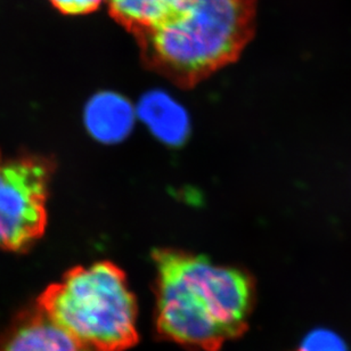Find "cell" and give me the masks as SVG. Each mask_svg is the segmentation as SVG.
<instances>
[{
    "label": "cell",
    "mask_w": 351,
    "mask_h": 351,
    "mask_svg": "<svg viewBox=\"0 0 351 351\" xmlns=\"http://www.w3.org/2000/svg\"><path fill=\"white\" fill-rule=\"evenodd\" d=\"M0 351H98L51 321L37 304L22 311L0 339Z\"/></svg>",
    "instance_id": "5"
},
{
    "label": "cell",
    "mask_w": 351,
    "mask_h": 351,
    "mask_svg": "<svg viewBox=\"0 0 351 351\" xmlns=\"http://www.w3.org/2000/svg\"><path fill=\"white\" fill-rule=\"evenodd\" d=\"M36 304L98 351H125L138 342L135 295L125 273L111 261L72 268L48 285Z\"/></svg>",
    "instance_id": "3"
},
{
    "label": "cell",
    "mask_w": 351,
    "mask_h": 351,
    "mask_svg": "<svg viewBox=\"0 0 351 351\" xmlns=\"http://www.w3.org/2000/svg\"><path fill=\"white\" fill-rule=\"evenodd\" d=\"M53 169L45 158L0 149V250L22 252L44 235Z\"/></svg>",
    "instance_id": "4"
},
{
    "label": "cell",
    "mask_w": 351,
    "mask_h": 351,
    "mask_svg": "<svg viewBox=\"0 0 351 351\" xmlns=\"http://www.w3.org/2000/svg\"><path fill=\"white\" fill-rule=\"evenodd\" d=\"M142 114L160 138L177 143L184 137L187 120L175 101L162 94L146 96L142 101Z\"/></svg>",
    "instance_id": "7"
},
{
    "label": "cell",
    "mask_w": 351,
    "mask_h": 351,
    "mask_svg": "<svg viewBox=\"0 0 351 351\" xmlns=\"http://www.w3.org/2000/svg\"><path fill=\"white\" fill-rule=\"evenodd\" d=\"M53 6L65 15H86L97 10L103 0H49Z\"/></svg>",
    "instance_id": "10"
},
{
    "label": "cell",
    "mask_w": 351,
    "mask_h": 351,
    "mask_svg": "<svg viewBox=\"0 0 351 351\" xmlns=\"http://www.w3.org/2000/svg\"><path fill=\"white\" fill-rule=\"evenodd\" d=\"M156 328L189 348L219 350L247 331L254 283L237 268L176 250L154 254Z\"/></svg>",
    "instance_id": "1"
},
{
    "label": "cell",
    "mask_w": 351,
    "mask_h": 351,
    "mask_svg": "<svg viewBox=\"0 0 351 351\" xmlns=\"http://www.w3.org/2000/svg\"><path fill=\"white\" fill-rule=\"evenodd\" d=\"M295 351H349V348L338 333L328 328H316L304 337Z\"/></svg>",
    "instance_id": "9"
},
{
    "label": "cell",
    "mask_w": 351,
    "mask_h": 351,
    "mask_svg": "<svg viewBox=\"0 0 351 351\" xmlns=\"http://www.w3.org/2000/svg\"><path fill=\"white\" fill-rule=\"evenodd\" d=\"M113 20L134 39L151 30L162 14L167 0H106Z\"/></svg>",
    "instance_id": "8"
},
{
    "label": "cell",
    "mask_w": 351,
    "mask_h": 351,
    "mask_svg": "<svg viewBox=\"0 0 351 351\" xmlns=\"http://www.w3.org/2000/svg\"><path fill=\"white\" fill-rule=\"evenodd\" d=\"M132 106L119 95H97L86 108L87 128L95 138L101 142H115L123 138L132 129Z\"/></svg>",
    "instance_id": "6"
},
{
    "label": "cell",
    "mask_w": 351,
    "mask_h": 351,
    "mask_svg": "<svg viewBox=\"0 0 351 351\" xmlns=\"http://www.w3.org/2000/svg\"><path fill=\"white\" fill-rule=\"evenodd\" d=\"M256 15L257 0H167L156 25L135 40L149 70L194 87L240 58Z\"/></svg>",
    "instance_id": "2"
}]
</instances>
